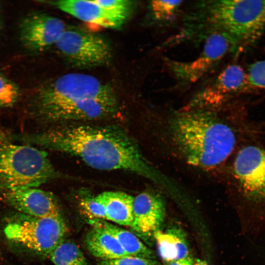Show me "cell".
Instances as JSON below:
<instances>
[{"label": "cell", "instance_id": "obj_4", "mask_svg": "<svg viewBox=\"0 0 265 265\" xmlns=\"http://www.w3.org/2000/svg\"><path fill=\"white\" fill-rule=\"evenodd\" d=\"M59 176L47 153L0 135V190L36 187Z\"/></svg>", "mask_w": 265, "mask_h": 265}, {"label": "cell", "instance_id": "obj_12", "mask_svg": "<svg viewBox=\"0 0 265 265\" xmlns=\"http://www.w3.org/2000/svg\"><path fill=\"white\" fill-rule=\"evenodd\" d=\"M249 83L247 74L237 64L226 67L211 83L199 91L186 108H212Z\"/></svg>", "mask_w": 265, "mask_h": 265}, {"label": "cell", "instance_id": "obj_8", "mask_svg": "<svg viewBox=\"0 0 265 265\" xmlns=\"http://www.w3.org/2000/svg\"><path fill=\"white\" fill-rule=\"evenodd\" d=\"M55 45L68 62L78 68L106 65L111 58L110 48L106 40L78 27H66Z\"/></svg>", "mask_w": 265, "mask_h": 265}, {"label": "cell", "instance_id": "obj_6", "mask_svg": "<svg viewBox=\"0 0 265 265\" xmlns=\"http://www.w3.org/2000/svg\"><path fill=\"white\" fill-rule=\"evenodd\" d=\"M67 232L61 215L37 217L19 213L7 220L4 228V235L11 242L48 257L65 239Z\"/></svg>", "mask_w": 265, "mask_h": 265}, {"label": "cell", "instance_id": "obj_24", "mask_svg": "<svg viewBox=\"0 0 265 265\" xmlns=\"http://www.w3.org/2000/svg\"><path fill=\"white\" fill-rule=\"evenodd\" d=\"M100 6L123 22L133 8V2L128 0H94Z\"/></svg>", "mask_w": 265, "mask_h": 265}, {"label": "cell", "instance_id": "obj_3", "mask_svg": "<svg viewBox=\"0 0 265 265\" xmlns=\"http://www.w3.org/2000/svg\"><path fill=\"white\" fill-rule=\"evenodd\" d=\"M187 20L191 32L196 37L221 33L229 38L233 49L248 47L265 29V0L200 1Z\"/></svg>", "mask_w": 265, "mask_h": 265}, {"label": "cell", "instance_id": "obj_23", "mask_svg": "<svg viewBox=\"0 0 265 265\" xmlns=\"http://www.w3.org/2000/svg\"><path fill=\"white\" fill-rule=\"evenodd\" d=\"M79 208L87 220L106 219V212L104 205L96 196L85 195L79 201Z\"/></svg>", "mask_w": 265, "mask_h": 265}, {"label": "cell", "instance_id": "obj_18", "mask_svg": "<svg viewBox=\"0 0 265 265\" xmlns=\"http://www.w3.org/2000/svg\"><path fill=\"white\" fill-rule=\"evenodd\" d=\"M84 243L89 253L100 260L128 256L112 235L99 227H92L85 236Z\"/></svg>", "mask_w": 265, "mask_h": 265}, {"label": "cell", "instance_id": "obj_2", "mask_svg": "<svg viewBox=\"0 0 265 265\" xmlns=\"http://www.w3.org/2000/svg\"><path fill=\"white\" fill-rule=\"evenodd\" d=\"M173 142L188 164L212 169L223 163L238 142L235 129L208 108H186L171 120Z\"/></svg>", "mask_w": 265, "mask_h": 265}, {"label": "cell", "instance_id": "obj_26", "mask_svg": "<svg viewBox=\"0 0 265 265\" xmlns=\"http://www.w3.org/2000/svg\"><path fill=\"white\" fill-rule=\"evenodd\" d=\"M165 263V265H194V261L189 256L183 259Z\"/></svg>", "mask_w": 265, "mask_h": 265}, {"label": "cell", "instance_id": "obj_5", "mask_svg": "<svg viewBox=\"0 0 265 265\" xmlns=\"http://www.w3.org/2000/svg\"><path fill=\"white\" fill-rule=\"evenodd\" d=\"M236 189L251 216V233H265V147H242L232 166Z\"/></svg>", "mask_w": 265, "mask_h": 265}, {"label": "cell", "instance_id": "obj_15", "mask_svg": "<svg viewBox=\"0 0 265 265\" xmlns=\"http://www.w3.org/2000/svg\"><path fill=\"white\" fill-rule=\"evenodd\" d=\"M43 2L86 23L102 27L118 29L124 23L100 6L94 0L42 1Z\"/></svg>", "mask_w": 265, "mask_h": 265}, {"label": "cell", "instance_id": "obj_25", "mask_svg": "<svg viewBox=\"0 0 265 265\" xmlns=\"http://www.w3.org/2000/svg\"><path fill=\"white\" fill-rule=\"evenodd\" d=\"M98 265H160L155 259L127 256L111 260H100Z\"/></svg>", "mask_w": 265, "mask_h": 265}, {"label": "cell", "instance_id": "obj_16", "mask_svg": "<svg viewBox=\"0 0 265 265\" xmlns=\"http://www.w3.org/2000/svg\"><path fill=\"white\" fill-rule=\"evenodd\" d=\"M158 252L165 263L189 257L188 245L184 233L179 228H171L162 231L159 230L153 234Z\"/></svg>", "mask_w": 265, "mask_h": 265}, {"label": "cell", "instance_id": "obj_11", "mask_svg": "<svg viewBox=\"0 0 265 265\" xmlns=\"http://www.w3.org/2000/svg\"><path fill=\"white\" fill-rule=\"evenodd\" d=\"M118 98L92 99L58 105L39 113L41 118L50 121L87 120L113 116L119 111Z\"/></svg>", "mask_w": 265, "mask_h": 265}, {"label": "cell", "instance_id": "obj_13", "mask_svg": "<svg viewBox=\"0 0 265 265\" xmlns=\"http://www.w3.org/2000/svg\"><path fill=\"white\" fill-rule=\"evenodd\" d=\"M2 192L6 202L20 213L37 217L61 215L58 203L50 192L34 187Z\"/></svg>", "mask_w": 265, "mask_h": 265}, {"label": "cell", "instance_id": "obj_10", "mask_svg": "<svg viewBox=\"0 0 265 265\" xmlns=\"http://www.w3.org/2000/svg\"><path fill=\"white\" fill-rule=\"evenodd\" d=\"M66 26L61 19L43 13H33L20 22L21 42L27 50L41 51L55 45Z\"/></svg>", "mask_w": 265, "mask_h": 265}, {"label": "cell", "instance_id": "obj_20", "mask_svg": "<svg viewBox=\"0 0 265 265\" xmlns=\"http://www.w3.org/2000/svg\"><path fill=\"white\" fill-rule=\"evenodd\" d=\"M49 257L54 265H89L79 246L65 239L54 249Z\"/></svg>", "mask_w": 265, "mask_h": 265}, {"label": "cell", "instance_id": "obj_17", "mask_svg": "<svg viewBox=\"0 0 265 265\" xmlns=\"http://www.w3.org/2000/svg\"><path fill=\"white\" fill-rule=\"evenodd\" d=\"M96 197L104 205L106 219L119 225L131 227L133 196L121 191H105Z\"/></svg>", "mask_w": 265, "mask_h": 265}, {"label": "cell", "instance_id": "obj_14", "mask_svg": "<svg viewBox=\"0 0 265 265\" xmlns=\"http://www.w3.org/2000/svg\"><path fill=\"white\" fill-rule=\"evenodd\" d=\"M132 230L143 238L160 230L165 216L163 201L159 195L143 192L133 197Z\"/></svg>", "mask_w": 265, "mask_h": 265}, {"label": "cell", "instance_id": "obj_7", "mask_svg": "<svg viewBox=\"0 0 265 265\" xmlns=\"http://www.w3.org/2000/svg\"><path fill=\"white\" fill-rule=\"evenodd\" d=\"M117 98L109 84L89 74L72 73L59 76L41 86L35 95L36 112L50 107L91 99Z\"/></svg>", "mask_w": 265, "mask_h": 265}, {"label": "cell", "instance_id": "obj_28", "mask_svg": "<svg viewBox=\"0 0 265 265\" xmlns=\"http://www.w3.org/2000/svg\"><path fill=\"white\" fill-rule=\"evenodd\" d=\"M1 18H0V30H1Z\"/></svg>", "mask_w": 265, "mask_h": 265}, {"label": "cell", "instance_id": "obj_21", "mask_svg": "<svg viewBox=\"0 0 265 265\" xmlns=\"http://www.w3.org/2000/svg\"><path fill=\"white\" fill-rule=\"evenodd\" d=\"M182 0H152L149 8L152 19L157 22H165L173 19Z\"/></svg>", "mask_w": 265, "mask_h": 265}, {"label": "cell", "instance_id": "obj_19", "mask_svg": "<svg viewBox=\"0 0 265 265\" xmlns=\"http://www.w3.org/2000/svg\"><path fill=\"white\" fill-rule=\"evenodd\" d=\"M88 221L92 227L100 228L112 235L128 256L155 259L152 251L132 232L105 220Z\"/></svg>", "mask_w": 265, "mask_h": 265}, {"label": "cell", "instance_id": "obj_1", "mask_svg": "<svg viewBox=\"0 0 265 265\" xmlns=\"http://www.w3.org/2000/svg\"><path fill=\"white\" fill-rule=\"evenodd\" d=\"M10 138L76 156L95 169L127 171L159 185H170L145 159L133 139L118 127L70 126L11 135Z\"/></svg>", "mask_w": 265, "mask_h": 265}, {"label": "cell", "instance_id": "obj_27", "mask_svg": "<svg viewBox=\"0 0 265 265\" xmlns=\"http://www.w3.org/2000/svg\"><path fill=\"white\" fill-rule=\"evenodd\" d=\"M194 265H208V264L203 261L196 260L194 261Z\"/></svg>", "mask_w": 265, "mask_h": 265}, {"label": "cell", "instance_id": "obj_9", "mask_svg": "<svg viewBox=\"0 0 265 265\" xmlns=\"http://www.w3.org/2000/svg\"><path fill=\"white\" fill-rule=\"evenodd\" d=\"M231 49L233 45L226 36L213 33L206 37L203 50L196 58L188 61L165 59V63L181 84L188 85L208 73Z\"/></svg>", "mask_w": 265, "mask_h": 265}, {"label": "cell", "instance_id": "obj_22", "mask_svg": "<svg viewBox=\"0 0 265 265\" xmlns=\"http://www.w3.org/2000/svg\"><path fill=\"white\" fill-rule=\"evenodd\" d=\"M21 90L19 86L0 73V107H9L19 100Z\"/></svg>", "mask_w": 265, "mask_h": 265}]
</instances>
